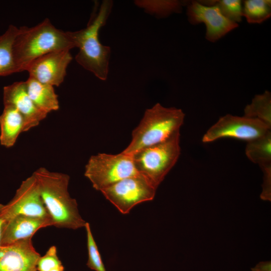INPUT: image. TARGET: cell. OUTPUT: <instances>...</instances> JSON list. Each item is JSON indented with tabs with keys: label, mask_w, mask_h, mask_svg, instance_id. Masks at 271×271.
Instances as JSON below:
<instances>
[{
	"label": "cell",
	"mask_w": 271,
	"mask_h": 271,
	"mask_svg": "<svg viewBox=\"0 0 271 271\" xmlns=\"http://www.w3.org/2000/svg\"><path fill=\"white\" fill-rule=\"evenodd\" d=\"M72 60L70 50L51 52L32 61L26 70L32 77L41 83L59 86L66 75V70Z\"/></svg>",
	"instance_id": "cell-11"
},
{
	"label": "cell",
	"mask_w": 271,
	"mask_h": 271,
	"mask_svg": "<svg viewBox=\"0 0 271 271\" xmlns=\"http://www.w3.org/2000/svg\"><path fill=\"white\" fill-rule=\"evenodd\" d=\"M19 28L10 25L0 36V76H6L17 72L13 55V45Z\"/></svg>",
	"instance_id": "cell-17"
},
{
	"label": "cell",
	"mask_w": 271,
	"mask_h": 271,
	"mask_svg": "<svg viewBox=\"0 0 271 271\" xmlns=\"http://www.w3.org/2000/svg\"><path fill=\"white\" fill-rule=\"evenodd\" d=\"M64 267L63 266V267H58V268L53 269L50 271H64Z\"/></svg>",
	"instance_id": "cell-28"
},
{
	"label": "cell",
	"mask_w": 271,
	"mask_h": 271,
	"mask_svg": "<svg viewBox=\"0 0 271 271\" xmlns=\"http://www.w3.org/2000/svg\"><path fill=\"white\" fill-rule=\"evenodd\" d=\"M112 4L111 1H103L98 12L85 28L67 32L75 47L79 50L75 56L77 62L102 80H105L108 76L111 50L109 47L101 44L98 34L106 24Z\"/></svg>",
	"instance_id": "cell-3"
},
{
	"label": "cell",
	"mask_w": 271,
	"mask_h": 271,
	"mask_svg": "<svg viewBox=\"0 0 271 271\" xmlns=\"http://www.w3.org/2000/svg\"><path fill=\"white\" fill-rule=\"evenodd\" d=\"M63 266L58 256L57 248L55 245H53L44 255L40 257L37 262V271H50Z\"/></svg>",
	"instance_id": "cell-24"
},
{
	"label": "cell",
	"mask_w": 271,
	"mask_h": 271,
	"mask_svg": "<svg viewBox=\"0 0 271 271\" xmlns=\"http://www.w3.org/2000/svg\"><path fill=\"white\" fill-rule=\"evenodd\" d=\"M270 128L256 118L226 114L209 128L204 134L202 142L209 143L223 138L249 142L265 135L270 131Z\"/></svg>",
	"instance_id": "cell-8"
},
{
	"label": "cell",
	"mask_w": 271,
	"mask_h": 271,
	"mask_svg": "<svg viewBox=\"0 0 271 271\" xmlns=\"http://www.w3.org/2000/svg\"><path fill=\"white\" fill-rule=\"evenodd\" d=\"M2 210L5 221L18 215L51 218L41 198L38 181L34 173L22 182L8 204H2Z\"/></svg>",
	"instance_id": "cell-9"
},
{
	"label": "cell",
	"mask_w": 271,
	"mask_h": 271,
	"mask_svg": "<svg viewBox=\"0 0 271 271\" xmlns=\"http://www.w3.org/2000/svg\"><path fill=\"white\" fill-rule=\"evenodd\" d=\"M84 227L86 232L88 256L86 265L89 268L95 271H106L98 247L93 236L89 223L86 222Z\"/></svg>",
	"instance_id": "cell-23"
},
{
	"label": "cell",
	"mask_w": 271,
	"mask_h": 271,
	"mask_svg": "<svg viewBox=\"0 0 271 271\" xmlns=\"http://www.w3.org/2000/svg\"><path fill=\"white\" fill-rule=\"evenodd\" d=\"M245 152L247 158L261 169L271 166V131L247 142Z\"/></svg>",
	"instance_id": "cell-18"
},
{
	"label": "cell",
	"mask_w": 271,
	"mask_h": 271,
	"mask_svg": "<svg viewBox=\"0 0 271 271\" xmlns=\"http://www.w3.org/2000/svg\"><path fill=\"white\" fill-rule=\"evenodd\" d=\"M41 198L53 222L59 228L77 229L86 222L80 215L76 200L68 192V175L40 167L34 173Z\"/></svg>",
	"instance_id": "cell-1"
},
{
	"label": "cell",
	"mask_w": 271,
	"mask_h": 271,
	"mask_svg": "<svg viewBox=\"0 0 271 271\" xmlns=\"http://www.w3.org/2000/svg\"><path fill=\"white\" fill-rule=\"evenodd\" d=\"M138 174L132 156L122 152L115 155L99 153L91 156L84 172V176L93 187L99 191L122 179Z\"/></svg>",
	"instance_id": "cell-6"
},
{
	"label": "cell",
	"mask_w": 271,
	"mask_h": 271,
	"mask_svg": "<svg viewBox=\"0 0 271 271\" xmlns=\"http://www.w3.org/2000/svg\"><path fill=\"white\" fill-rule=\"evenodd\" d=\"M50 226H53L51 218L17 215L5 221L0 246H7L21 239L32 238L38 230Z\"/></svg>",
	"instance_id": "cell-14"
},
{
	"label": "cell",
	"mask_w": 271,
	"mask_h": 271,
	"mask_svg": "<svg viewBox=\"0 0 271 271\" xmlns=\"http://www.w3.org/2000/svg\"><path fill=\"white\" fill-rule=\"evenodd\" d=\"M24 119L18 110L11 104H4L0 115V144L11 148L16 143L20 134L24 132Z\"/></svg>",
	"instance_id": "cell-15"
},
{
	"label": "cell",
	"mask_w": 271,
	"mask_h": 271,
	"mask_svg": "<svg viewBox=\"0 0 271 271\" xmlns=\"http://www.w3.org/2000/svg\"><path fill=\"white\" fill-rule=\"evenodd\" d=\"M74 47L67 32L57 29L47 18L31 28L22 26L13 45L17 72L26 70L32 61L45 54Z\"/></svg>",
	"instance_id": "cell-2"
},
{
	"label": "cell",
	"mask_w": 271,
	"mask_h": 271,
	"mask_svg": "<svg viewBox=\"0 0 271 271\" xmlns=\"http://www.w3.org/2000/svg\"><path fill=\"white\" fill-rule=\"evenodd\" d=\"M2 204H0V241L3 224L5 221L2 214Z\"/></svg>",
	"instance_id": "cell-27"
},
{
	"label": "cell",
	"mask_w": 271,
	"mask_h": 271,
	"mask_svg": "<svg viewBox=\"0 0 271 271\" xmlns=\"http://www.w3.org/2000/svg\"><path fill=\"white\" fill-rule=\"evenodd\" d=\"M40 256L33 245L32 238L0 246V271H37Z\"/></svg>",
	"instance_id": "cell-12"
},
{
	"label": "cell",
	"mask_w": 271,
	"mask_h": 271,
	"mask_svg": "<svg viewBox=\"0 0 271 271\" xmlns=\"http://www.w3.org/2000/svg\"><path fill=\"white\" fill-rule=\"evenodd\" d=\"M187 16L192 25L204 23L205 38L215 42L238 27V24L225 18L216 6H205L198 1H186Z\"/></svg>",
	"instance_id": "cell-10"
},
{
	"label": "cell",
	"mask_w": 271,
	"mask_h": 271,
	"mask_svg": "<svg viewBox=\"0 0 271 271\" xmlns=\"http://www.w3.org/2000/svg\"><path fill=\"white\" fill-rule=\"evenodd\" d=\"M270 16V0H246L242 2V17L249 24H260Z\"/></svg>",
	"instance_id": "cell-21"
},
{
	"label": "cell",
	"mask_w": 271,
	"mask_h": 271,
	"mask_svg": "<svg viewBox=\"0 0 271 271\" xmlns=\"http://www.w3.org/2000/svg\"><path fill=\"white\" fill-rule=\"evenodd\" d=\"M244 116L258 119L271 127V94L266 90L257 94L244 108Z\"/></svg>",
	"instance_id": "cell-20"
},
{
	"label": "cell",
	"mask_w": 271,
	"mask_h": 271,
	"mask_svg": "<svg viewBox=\"0 0 271 271\" xmlns=\"http://www.w3.org/2000/svg\"><path fill=\"white\" fill-rule=\"evenodd\" d=\"M156 190L139 174L122 179L100 192L120 213L125 214L137 205L153 200Z\"/></svg>",
	"instance_id": "cell-7"
},
{
	"label": "cell",
	"mask_w": 271,
	"mask_h": 271,
	"mask_svg": "<svg viewBox=\"0 0 271 271\" xmlns=\"http://www.w3.org/2000/svg\"><path fill=\"white\" fill-rule=\"evenodd\" d=\"M264 174L263 191L260 195L264 200H270L271 166L261 168Z\"/></svg>",
	"instance_id": "cell-25"
},
{
	"label": "cell",
	"mask_w": 271,
	"mask_h": 271,
	"mask_svg": "<svg viewBox=\"0 0 271 271\" xmlns=\"http://www.w3.org/2000/svg\"><path fill=\"white\" fill-rule=\"evenodd\" d=\"M185 116L181 109L166 107L156 103L145 111L139 124L132 132L131 142L121 152L132 155L166 140L180 131Z\"/></svg>",
	"instance_id": "cell-4"
},
{
	"label": "cell",
	"mask_w": 271,
	"mask_h": 271,
	"mask_svg": "<svg viewBox=\"0 0 271 271\" xmlns=\"http://www.w3.org/2000/svg\"><path fill=\"white\" fill-rule=\"evenodd\" d=\"M4 104L15 107L24 119V132L38 126L47 114L39 109L30 97L25 81H19L5 86L3 90Z\"/></svg>",
	"instance_id": "cell-13"
},
{
	"label": "cell",
	"mask_w": 271,
	"mask_h": 271,
	"mask_svg": "<svg viewBox=\"0 0 271 271\" xmlns=\"http://www.w3.org/2000/svg\"><path fill=\"white\" fill-rule=\"evenodd\" d=\"M200 4L216 6L227 19L238 24L242 21V2L240 0L198 1Z\"/></svg>",
	"instance_id": "cell-22"
},
{
	"label": "cell",
	"mask_w": 271,
	"mask_h": 271,
	"mask_svg": "<svg viewBox=\"0 0 271 271\" xmlns=\"http://www.w3.org/2000/svg\"><path fill=\"white\" fill-rule=\"evenodd\" d=\"M180 137L179 131L166 140L131 155L139 174L157 188L179 159L181 153Z\"/></svg>",
	"instance_id": "cell-5"
},
{
	"label": "cell",
	"mask_w": 271,
	"mask_h": 271,
	"mask_svg": "<svg viewBox=\"0 0 271 271\" xmlns=\"http://www.w3.org/2000/svg\"><path fill=\"white\" fill-rule=\"evenodd\" d=\"M134 4L144 11L157 18H165L173 13H180L186 1L136 0Z\"/></svg>",
	"instance_id": "cell-19"
},
{
	"label": "cell",
	"mask_w": 271,
	"mask_h": 271,
	"mask_svg": "<svg viewBox=\"0 0 271 271\" xmlns=\"http://www.w3.org/2000/svg\"><path fill=\"white\" fill-rule=\"evenodd\" d=\"M251 269V271H271V262L270 261L260 262Z\"/></svg>",
	"instance_id": "cell-26"
},
{
	"label": "cell",
	"mask_w": 271,
	"mask_h": 271,
	"mask_svg": "<svg viewBox=\"0 0 271 271\" xmlns=\"http://www.w3.org/2000/svg\"><path fill=\"white\" fill-rule=\"evenodd\" d=\"M25 82L30 97L39 109L48 114L59 109L58 95L54 86L30 77Z\"/></svg>",
	"instance_id": "cell-16"
}]
</instances>
